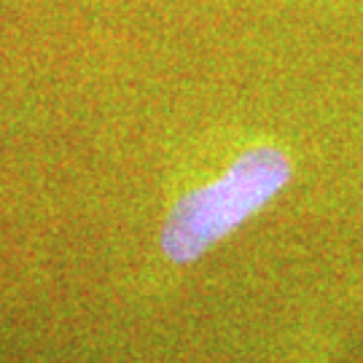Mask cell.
<instances>
[{
    "label": "cell",
    "instance_id": "6da1fadb",
    "mask_svg": "<svg viewBox=\"0 0 363 363\" xmlns=\"http://www.w3.org/2000/svg\"><path fill=\"white\" fill-rule=\"evenodd\" d=\"M291 156L272 143L242 148L213 181L183 191L162 226V250L189 264L256 216L291 181Z\"/></svg>",
    "mask_w": 363,
    "mask_h": 363
}]
</instances>
